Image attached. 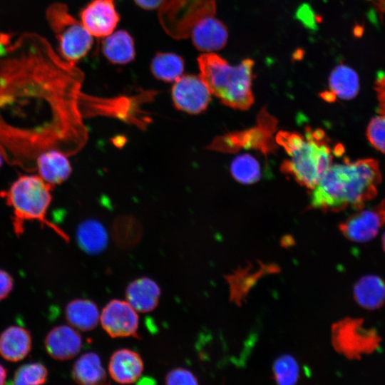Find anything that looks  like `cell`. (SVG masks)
I'll return each mask as SVG.
<instances>
[{
    "instance_id": "obj_1",
    "label": "cell",
    "mask_w": 385,
    "mask_h": 385,
    "mask_svg": "<svg viewBox=\"0 0 385 385\" xmlns=\"http://www.w3.org/2000/svg\"><path fill=\"white\" fill-rule=\"evenodd\" d=\"M0 56V153L34 171L38 156L62 145L76 124L80 75L43 37L26 33Z\"/></svg>"
},
{
    "instance_id": "obj_2",
    "label": "cell",
    "mask_w": 385,
    "mask_h": 385,
    "mask_svg": "<svg viewBox=\"0 0 385 385\" xmlns=\"http://www.w3.org/2000/svg\"><path fill=\"white\" fill-rule=\"evenodd\" d=\"M381 180L376 160H346L332 165L322 175L313 188L310 205L324 212L361 210L377 195Z\"/></svg>"
},
{
    "instance_id": "obj_3",
    "label": "cell",
    "mask_w": 385,
    "mask_h": 385,
    "mask_svg": "<svg viewBox=\"0 0 385 385\" xmlns=\"http://www.w3.org/2000/svg\"><path fill=\"white\" fill-rule=\"evenodd\" d=\"M289 158L281 165L282 173L299 185L313 189L332 165V150L325 133L308 127L304 134L280 131L276 137Z\"/></svg>"
},
{
    "instance_id": "obj_4",
    "label": "cell",
    "mask_w": 385,
    "mask_h": 385,
    "mask_svg": "<svg viewBox=\"0 0 385 385\" xmlns=\"http://www.w3.org/2000/svg\"><path fill=\"white\" fill-rule=\"evenodd\" d=\"M197 63L199 76L223 104L239 110H247L252 105V59H244L232 66L217 54L205 53L197 58Z\"/></svg>"
},
{
    "instance_id": "obj_5",
    "label": "cell",
    "mask_w": 385,
    "mask_h": 385,
    "mask_svg": "<svg viewBox=\"0 0 385 385\" xmlns=\"http://www.w3.org/2000/svg\"><path fill=\"white\" fill-rule=\"evenodd\" d=\"M54 185L44 181L39 175H20L10 187L0 191V197L12 208L11 222L17 237L24 232L26 221H37L47 226L68 242L69 237L57 225L46 218L52 200L51 191Z\"/></svg>"
},
{
    "instance_id": "obj_6",
    "label": "cell",
    "mask_w": 385,
    "mask_h": 385,
    "mask_svg": "<svg viewBox=\"0 0 385 385\" xmlns=\"http://www.w3.org/2000/svg\"><path fill=\"white\" fill-rule=\"evenodd\" d=\"M47 21L55 34L58 51L64 61L75 65L90 51L93 36L81 21L75 19L62 3H53L46 9Z\"/></svg>"
},
{
    "instance_id": "obj_7",
    "label": "cell",
    "mask_w": 385,
    "mask_h": 385,
    "mask_svg": "<svg viewBox=\"0 0 385 385\" xmlns=\"http://www.w3.org/2000/svg\"><path fill=\"white\" fill-rule=\"evenodd\" d=\"M211 93L200 76L184 75L173 86L171 96L175 107L189 114L205 111L211 101Z\"/></svg>"
},
{
    "instance_id": "obj_8",
    "label": "cell",
    "mask_w": 385,
    "mask_h": 385,
    "mask_svg": "<svg viewBox=\"0 0 385 385\" xmlns=\"http://www.w3.org/2000/svg\"><path fill=\"white\" fill-rule=\"evenodd\" d=\"M385 225V199L368 209L359 210L339 225L342 234L349 240L366 242L374 239Z\"/></svg>"
},
{
    "instance_id": "obj_9",
    "label": "cell",
    "mask_w": 385,
    "mask_h": 385,
    "mask_svg": "<svg viewBox=\"0 0 385 385\" xmlns=\"http://www.w3.org/2000/svg\"><path fill=\"white\" fill-rule=\"evenodd\" d=\"M100 322L103 329L113 338L138 337V315L127 301H110L100 314Z\"/></svg>"
},
{
    "instance_id": "obj_10",
    "label": "cell",
    "mask_w": 385,
    "mask_h": 385,
    "mask_svg": "<svg viewBox=\"0 0 385 385\" xmlns=\"http://www.w3.org/2000/svg\"><path fill=\"white\" fill-rule=\"evenodd\" d=\"M81 23L92 36L101 38L111 34L120 16L114 0H93L81 12Z\"/></svg>"
},
{
    "instance_id": "obj_11",
    "label": "cell",
    "mask_w": 385,
    "mask_h": 385,
    "mask_svg": "<svg viewBox=\"0 0 385 385\" xmlns=\"http://www.w3.org/2000/svg\"><path fill=\"white\" fill-rule=\"evenodd\" d=\"M191 37L193 45L197 50L205 52L218 51L227 43V29L213 16L207 15L195 23Z\"/></svg>"
},
{
    "instance_id": "obj_12",
    "label": "cell",
    "mask_w": 385,
    "mask_h": 385,
    "mask_svg": "<svg viewBox=\"0 0 385 385\" xmlns=\"http://www.w3.org/2000/svg\"><path fill=\"white\" fill-rule=\"evenodd\" d=\"M82 347V338L70 326L61 325L52 329L45 339V348L52 358L68 360L76 356Z\"/></svg>"
},
{
    "instance_id": "obj_13",
    "label": "cell",
    "mask_w": 385,
    "mask_h": 385,
    "mask_svg": "<svg viewBox=\"0 0 385 385\" xmlns=\"http://www.w3.org/2000/svg\"><path fill=\"white\" fill-rule=\"evenodd\" d=\"M143 371L140 355L129 349H120L111 355L108 364L111 377L119 384L135 382Z\"/></svg>"
},
{
    "instance_id": "obj_14",
    "label": "cell",
    "mask_w": 385,
    "mask_h": 385,
    "mask_svg": "<svg viewBox=\"0 0 385 385\" xmlns=\"http://www.w3.org/2000/svg\"><path fill=\"white\" fill-rule=\"evenodd\" d=\"M36 168L39 176L54 186L66 181L72 173L67 155L56 149L41 153L36 159Z\"/></svg>"
},
{
    "instance_id": "obj_15",
    "label": "cell",
    "mask_w": 385,
    "mask_h": 385,
    "mask_svg": "<svg viewBox=\"0 0 385 385\" xmlns=\"http://www.w3.org/2000/svg\"><path fill=\"white\" fill-rule=\"evenodd\" d=\"M160 289L148 277H140L130 282L125 290L126 301L139 312H149L158 306Z\"/></svg>"
},
{
    "instance_id": "obj_16",
    "label": "cell",
    "mask_w": 385,
    "mask_h": 385,
    "mask_svg": "<svg viewBox=\"0 0 385 385\" xmlns=\"http://www.w3.org/2000/svg\"><path fill=\"white\" fill-rule=\"evenodd\" d=\"M31 344V336L27 329L11 326L0 335V355L9 361H21L30 352Z\"/></svg>"
},
{
    "instance_id": "obj_17",
    "label": "cell",
    "mask_w": 385,
    "mask_h": 385,
    "mask_svg": "<svg viewBox=\"0 0 385 385\" xmlns=\"http://www.w3.org/2000/svg\"><path fill=\"white\" fill-rule=\"evenodd\" d=\"M102 51L104 56L112 63H128L133 61L135 56L134 40L125 30L113 32L104 37Z\"/></svg>"
},
{
    "instance_id": "obj_18",
    "label": "cell",
    "mask_w": 385,
    "mask_h": 385,
    "mask_svg": "<svg viewBox=\"0 0 385 385\" xmlns=\"http://www.w3.org/2000/svg\"><path fill=\"white\" fill-rule=\"evenodd\" d=\"M354 297L364 309H377L385 303V282L376 275L364 276L354 285Z\"/></svg>"
},
{
    "instance_id": "obj_19",
    "label": "cell",
    "mask_w": 385,
    "mask_h": 385,
    "mask_svg": "<svg viewBox=\"0 0 385 385\" xmlns=\"http://www.w3.org/2000/svg\"><path fill=\"white\" fill-rule=\"evenodd\" d=\"M76 239L80 248L91 255L103 252L108 244L107 230L96 220L83 221L76 230Z\"/></svg>"
},
{
    "instance_id": "obj_20",
    "label": "cell",
    "mask_w": 385,
    "mask_h": 385,
    "mask_svg": "<svg viewBox=\"0 0 385 385\" xmlns=\"http://www.w3.org/2000/svg\"><path fill=\"white\" fill-rule=\"evenodd\" d=\"M72 376L76 382L83 385L102 384L107 380L100 357L94 352L85 353L76 361Z\"/></svg>"
},
{
    "instance_id": "obj_21",
    "label": "cell",
    "mask_w": 385,
    "mask_h": 385,
    "mask_svg": "<svg viewBox=\"0 0 385 385\" xmlns=\"http://www.w3.org/2000/svg\"><path fill=\"white\" fill-rule=\"evenodd\" d=\"M66 317L74 328L81 331L94 329L100 322V313L96 304L89 299H76L68 302Z\"/></svg>"
},
{
    "instance_id": "obj_22",
    "label": "cell",
    "mask_w": 385,
    "mask_h": 385,
    "mask_svg": "<svg viewBox=\"0 0 385 385\" xmlns=\"http://www.w3.org/2000/svg\"><path fill=\"white\" fill-rule=\"evenodd\" d=\"M330 92L337 98L351 100L359 91V76L351 68L344 65L337 66L329 78Z\"/></svg>"
},
{
    "instance_id": "obj_23",
    "label": "cell",
    "mask_w": 385,
    "mask_h": 385,
    "mask_svg": "<svg viewBox=\"0 0 385 385\" xmlns=\"http://www.w3.org/2000/svg\"><path fill=\"white\" fill-rule=\"evenodd\" d=\"M185 63L183 58L174 53L158 52L150 63L153 75L164 82L172 83L182 76Z\"/></svg>"
},
{
    "instance_id": "obj_24",
    "label": "cell",
    "mask_w": 385,
    "mask_h": 385,
    "mask_svg": "<svg viewBox=\"0 0 385 385\" xmlns=\"http://www.w3.org/2000/svg\"><path fill=\"white\" fill-rule=\"evenodd\" d=\"M230 172L237 181L245 185L256 183L261 178L260 163L250 154L235 158L230 164Z\"/></svg>"
},
{
    "instance_id": "obj_25",
    "label": "cell",
    "mask_w": 385,
    "mask_h": 385,
    "mask_svg": "<svg viewBox=\"0 0 385 385\" xmlns=\"http://www.w3.org/2000/svg\"><path fill=\"white\" fill-rule=\"evenodd\" d=\"M274 379L279 384L289 385L297 382L299 376V365L296 359L290 355L278 357L273 364Z\"/></svg>"
},
{
    "instance_id": "obj_26",
    "label": "cell",
    "mask_w": 385,
    "mask_h": 385,
    "mask_svg": "<svg viewBox=\"0 0 385 385\" xmlns=\"http://www.w3.org/2000/svg\"><path fill=\"white\" fill-rule=\"evenodd\" d=\"M48 371L41 363H30L22 365L15 372L13 384L36 385L46 381Z\"/></svg>"
},
{
    "instance_id": "obj_27",
    "label": "cell",
    "mask_w": 385,
    "mask_h": 385,
    "mask_svg": "<svg viewBox=\"0 0 385 385\" xmlns=\"http://www.w3.org/2000/svg\"><path fill=\"white\" fill-rule=\"evenodd\" d=\"M366 135L375 149L385 153V114H380L371 119L366 128Z\"/></svg>"
},
{
    "instance_id": "obj_28",
    "label": "cell",
    "mask_w": 385,
    "mask_h": 385,
    "mask_svg": "<svg viewBox=\"0 0 385 385\" xmlns=\"http://www.w3.org/2000/svg\"><path fill=\"white\" fill-rule=\"evenodd\" d=\"M165 384L169 385L177 384H197L195 376L189 370L184 368H176L168 373L165 376Z\"/></svg>"
},
{
    "instance_id": "obj_29",
    "label": "cell",
    "mask_w": 385,
    "mask_h": 385,
    "mask_svg": "<svg viewBox=\"0 0 385 385\" xmlns=\"http://www.w3.org/2000/svg\"><path fill=\"white\" fill-rule=\"evenodd\" d=\"M295 18L308 29L317 30L319 17L315 14L309 4H302L297 9Z\"/></svg>"
},
{
    "instance_id": "obj_30",
    "label": "cell",
    "mask_w": 385,
    "mask_h": 385,
    "mask_svg": "<svg viewBox=\"0 0 385 385\" xmlns=\"http://www.w3.org/2000/svg\"><path fill=\"white\" fill-rule=\"evenodd\" d=\"M374 89L377 98V113L385 114V74L379 76L375 82Z\"/></svg>"
},
{
    "instance_id": "obj_31",
    "label": "cell",
    "mask_w": 385,
    "mask_h": 385,
    "mask_svg": "<svg viewBox=\"0 0 385 385\" xmlns=\"http://www.w3.org/2000/svg\"><path fill=\"white\" fill-rule=\"evenodd\" d=\"M13 287L12 277L7 272L0 269V301L8 297Z\"/></svg>"
},
{
    "instance_id": "obj_32",
    "label": "cell",
    "mask_w": 385,
    "mask_h": 385,
    "mask_svg": "<svg viewBox=\"0 0 385 385\" xmlns=\"http://www.w3.org/2000/svg\"><path fill=\"white\" fill-rule=\"evenodd\" d=\"M140 8L153 10L160 6L163 0H133Z\"/></svg>"
},
{
    "instance_id": "obj_33",
    "label": "cell",
    "mask_w": 385,
    "mask_h": 385,
    "mask_svg": "<svg viewBox=\"0 0 385 385\" xmlns=\"http://www.w3.org/2000/svg\"><path fill=\"white\" fill-rule=\"evenodd\" d=\"M7 376V370L0 364V385L4 384Z\"/></svg>"
},
{
    "instance_id": "obj_34",
    "label": "cell",
    "mask_w": 385,
    "mask_h": 385,
    "mask_svg": "<svg viewBox=\"0 0 385 385\" xmlns=\"http://www.w3.org/2000/svg\"><path fill=\"white\" fill-rule=\"evenodd\" d=\"M6 51V46L4 40V36L0 35V56Z\"/></svg>"
},
{
    "instance_id": "obj_35",
    "label": "cell",
    "mask_w": 385,
    "mask_h": 385,
    "mask_svg": "<svg viewBox=\"0 0 385 385\" xmlns=\"http://www.w3.org/2000/svg\"><path fill=\"white\" fill-rule=\"evenodd\" d=\"M381 240H382V247H383V250H384V251L385 252V232H384V234H383V235H382Z\"/></svg>"
},
{
    "instance_id": "obj_36",
    "label": "cell",
    "mask_w": 385,
    "mask_h": 385,
    "mask_svg": "<svg viewBox=\"0 0 385 385\" xmlns=\"http://www.w3.org/2000/svg\"><path fill=\"white\" fill-rule=\"evenodd\" d=\"M3 157L1 155V154L0 153V168L1 167L2 165V163H3Z\"/></svg>"
},
{
    "instance_id": "obj_37",
    "label": "cell",
    "mask_w": 385,
    "mask_h": 385,
    "mask_svg": "<svg viewBox=\"0 0 385 385\" xmlns=\"http://www.w3.org/2000/svg\"><path fill=\"white\" fill-rule=\"evenodd\" d=\"M381 1H385V0H381Z\"/></svg>"
}]
</instances>
